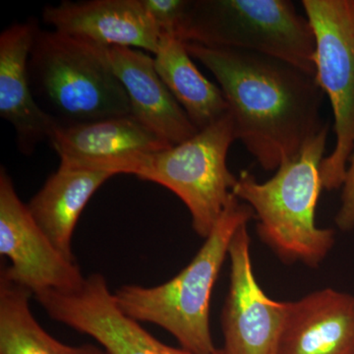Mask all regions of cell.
I'll return each mask as SVG.
<instances>
[{"label":"cell","mask_w":354,"mask_h":354,"mask_svg":"<svg viewBox=\"0 0 354 354\" xmlns=\"http://www.w3.org/2000/svg\"><path fill=\"white\" fill-rule=\"evenodd\" d=\"M35 298L53 320L90 335L108 354H195L167 346L125 315L97 272L75 290L44 291Z\"/></svg>","instance_id":"cell-9"},{"label":"cell","mask_w":354,"mask_h":354,"mask_svg":"<svg viewBox=\"0 0 354 354\" xmlns=\"http://www.w3.org/2000/svg\"><path fill=\"white\" fill-rule=\"evenodd\" d=\"M153 62L162 82L199 131L228 113L221 88L202 75L181 39L164 35Z\"/></svg>","instance_id":"cell-17"},{"label":"cell","mask_w":354,"mask_h":354,"mask_svg":"<svg viewBox=\"0 0 354 354\" xmlns=\"http://www.w3.org/2000/svg\"><path fill=\"white\" fill-rule=\"evenodd\" d=\"M255 218L253 209L235 195L187 267L162 285H128L113 293L118 308L137 322L155 324L171 333L181 348L215 354L212 337L211 299L232 237Z\"/></svg>","instance_id":"cell-3"},{"label":"cell","mask_w":354,"mask_h":354,"mask_svg":"<svg viewBox=\"0 0 354 354\" xmlns=\"http://www.w3.org/2000/svg\"><path fill=\"white\" fill-rule=\"evenodd\" d=\"M43 20L62 34L102 46L158 53L162 34L142 0L62 1L48 6Z\"/></svg>","instance_id":"cell-12"},{"label":"cell","mask_w":354,"mask_h":354,"mask_svg":"<svg viewBox=\"0 0 354 354\" xmlns=\"http://www.w3.org/2000/svg\"><path fill=\"white\" fill-rule=\"evenodd\" d=\"M0 254L10 265L1 274L32 297L48 290L68 291L85 277L76 261L60 252L39 227L6 169H0Z\"/></svg>","instance_id":"cell-8"},{"label":"cell","mask_w":354,"mask_h":354,"mask_svg":"<svg viewBox=\"0 0 354 354\" xmlns=\"http://www.w3.org/2000/svg\"><path fill=\"white\" fill-rule=\"evenodd\" d=\"M162 36L177 37L189 0H142Z\"/></svg>","instance_id":"cell-19"},{"label":"cell","mask_w":354,"mask_h":354,"mask_svg":"<svg viewBox=\"0 0 354 354\" xmlns=\"http://www.w3.org/2000/svg\"><path fill=\"white\" fill-rule=\"evenodd\" d=\"M348 162L346 178L342 186L341 206L335 218L337 228L346 232L354 230V149Z\"/></svg>","instance_id":"cell-20"},{"label":"cell","mask_w":354,"mask_h":354,"mask_svg":"<svg viewBox=\"0 0 354 354\" xmlns=\"http://www.w3.org/2000/svg\"><path fill=\"white\" fill-rule=\"evenodd\" d=\"M50 143L62 167L135 176L151 156L172 146L132 114L59 127Z\"/></svg>","instance_id":"cell-11"},{"label":"cell","mask_w":354,"mask_h":354,"mask_svg":"<svg viewBox=\"0 0 354 354\" xmlns=\"http://www.w3.org/2000/svg\"><path fill=\"white\" fill-rule=\"evenodd\" d=\"M28 72L39 108L59 127L131 114L106 46L39 29Z\"/></svg>","instance_id":"cell-4"},{"label":"cell","mask_w":354,"mask_h":354,"mask_svg":"<svg viewBox=\"0 0 354 354\" xmlns=\"http://www.w3.org/2000/svg\"><path fill=\"white\" fill-rule=\"evenodd\" d=\"M39 30L36 21L31 20L9 26L0 35V115L12 125L24 155L50 141L59 127L39 108L30 83L28 62Z\"/></svg>","instance_id":"cell-13"},{"label":"cell","mask_w":354,"mask_h":354,"mask_svg":"<svg viewBox=\"0 0 354 354\" xmlns=\"http://www.w3.org/2000/svg\"><path fill=\"white\" fill-rule=\"evenodd\" d=\"M184 44L220 84L236 140L265 171L297 157L327 123L316 74L254 51Z\"/></svg>","instance_id":"cell-1"},{"label":"cell","mask_w":354,"mask_h":354,"mask_svg":"<svg viewBox=\"0 0 354 354\" xmlns=\"http://www.w3.org/2000/svg\"><path fill=\"white\" fill-rule=\"evenodd\" d=\"M235 140L234 121L227 113L192 138L153 153L137 177L180 198L189 209L193 230L206 239L234 196L237 177L227 160Z\"/></svg>","instance_id":"cell-6"},{"label":"cell","mask_w":354,"mask_h":354,"mask_svg":"<svg viewBox=\"0 0 354 354\" xmlns=\"http://www.w3.org/2000/svg\"><path fill=\"white\" fill-rule=\"evenodd\" d=\"M32 297L0 274V354H108L95 344L68 346L55 339L32 315Z\"/></svg>","instance_id":"cell-18"},{"label":"cell","mask_w":354,"mask_h":354,"mask_svg":"<svg viewBox=\"0 0 354 354\" xmlns=\"http://www.w3.org/2000/svg\"><path fill=\"white\" fill-rule=\"evenodd\" d=\"M329 131L327 122L297 157L281 165L265 183L241 171L232 191L253 209L261 241L286 264L319 267L335 245V230L319 227L315 220Z\"/></svg>","instance_id":"cell-2"},{"label":"cell","mask_w":354,"mask_h":354,"mask_svg":"<svg viewBox=\"0 0 354 354\" xmlns=\"http://www.w3.org/2000/svg\"><path fill=\"white\" fill-rule=\"evenodd\" d=\"M248 223L235 232L228 249L230 290L221 330L225 354H276L290 301L266 295L254 274Z\"/></svg>","instance_id":"cell-10"},{"label":"cell","mask_w":354,"mask_h":354,"mask_svg":"<svg viewBox=\"0 0 354 354\" xmlns=\"http://www.w3.org/2000/svg\"><path fill=\"white\" fill-rule=\"evenodd\" d=\"M276 354H354V295L327 288L290 301Z\"/></svg>","instance_id":"cell-14"},{"label":"cell","mask_w":354,"mask_h":354,"mask_svg":"<svg viewBox=\"0 0 354 354\" xmlns=\"http://www.w3.org/2000/svg\"><path fill=\"white\" fill-rule=\"evenodd\" d=\"M106 48L136 120L172 146L183 143L199 132L162 82L153 58L137 48Z\"/></svg>","instance_id":"cell-15"},{"label":"cell","mask_w":354,"mask_h":354,"mask_svg":"<svg viewBox=\"0 0 354 354\" xmlns=\"http://www.w3.org/2000/svg\"><path fill=\"white\" fill-rule=\"evenodd\" d=\"M315 36L316 80L329 97L335 145L321 164L324 189L344 184L354 149V0H302Z\"/></svg>","instance_id":"cell-7"},{"label":"cell","mask_w":354,"mask_h":354,"mask_svg":"<svg viewBox=\"0 0 354 354\" xmlns=\"http://www.w3.org/2000/svg\"><path fill=\"white\" fill-rule=\"evenodd\" d=\"M113 176L111 172L59 165L27 204L32 218L68 259L76 261L71 243L81 214L95 191Z\"/></svg>","instance_id":"cell-16"},{"label":"cell","mask_w":354,"mask_h":354,"mask_svg":"<svg viewBox=\"0 0 354 354\" xmlns=\"http://www.w3.org/2000/svg\"><path fill=\"white\" fill-rule=\"evenodd\" d=\"M215 354H225V353H223V349L221 348V349H216Z\"/></svg>","instance_id":"cell-21"},{"label":"cell","mask_w":354,"mask_h":354,"mask_svg":"<svg viewBox=\"0 0 354 354\" xmlns=\"http://www.w3.org/2000/svg\"><path fill=\"white\" fill-rule=\"evenodd\" d=\"M177 38L262 53L316 74L313 29L288 0H189Z\"/></svg>","instance_id":"cell-5"}]
</instances>
